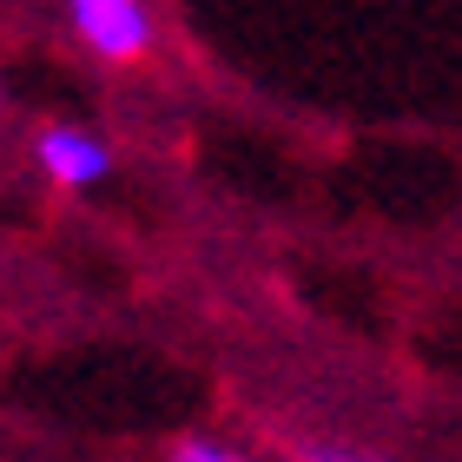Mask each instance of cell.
<instances>
[{"label": "cell", "mask_w": 462, "mask_h": 462, "mask_svg": "<svg viewBox=\"0 0 462 462\" xmlns=\"http://www.w3.org/2000/svg\"><path fill=\"white\" fill-rule=\"evenodd\" d=\"M67 20L79 33V47L113 60V67H133V60L152 53V14H145V0H67Z\"/></svg>", "instance_id": "obj_1"}, {"label": "cell", "mask_w": 462, "mask_h": 462, "mask_svg": "<svg viewBox=\"0 0 462 462\" xmlns=\"http://www.w3.org/2000/svg\"><path fill=\"white\" fill-rule=\"evenodd\" d=\"M33 159H40V172H47L53 185H67V192H87V185H99L113 172V145L87 133V125H40V139H33Z\"/></svg>", "instance_id": "obj_2"}, {"label": "cell", "mask_w": 462, "mask_h": 462, "mask_svg": "<svg viewBox=\"0 0 462 462\" xmlns=\"http://www.w3.org/2000/svg\"><path fill=\"white\" fill-rule=\"evenodd\" d=\"M172 462H251V456L231 449V443H218V436H185V443L172 449Z\"/></svg>", "instance_id": "obj_3"}, {"label": "cell", "mask_w": 462, "mask_h": 462, "mask_svg": "<svg viewBox=\"0 0 462 462\" xmlns=\"http://www.w3.org/2000/svg\"><path fill=\"white\" fill-rule=\"evenodd\" d=\"M291 456L298 462H390V456H370V449H350V443H324V436L318 443H298Z\"/></svg>", "instance_id": "obj_4"}, {"label": "cell", "mask_w": 462, "mask_h": 462, "mask_svg": "<svg viewBox=\"0 0 462 462\" xmlns=\"http://www.w3.org/2000/svg\"><path fill=\"white\" fill-rule=\"evenodd\" d=\"M0 113H7V87H0Z\"/></svg>", "instance_id": "obj_5"}]
</instances>
